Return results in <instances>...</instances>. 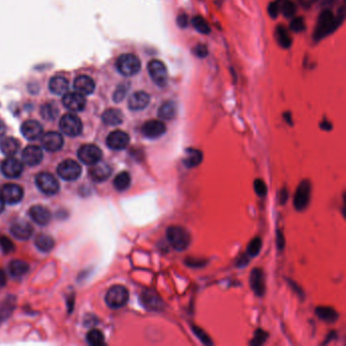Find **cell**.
Wrapping results in <instances>:
<instances>
[{
  "instance_id": "6da1fadb",
  "label": "cell",
  "mask_w": 346,
  "mask_h": 346,
  "mask_svg": "<svg viewBox=\"0 0 346 346\" xmlns=\"http://www.w3.org/2000/svg\"><path fill=\"white\" fill-rule=\"evenodd\" d=\"M343 17H344V9L341 11V13L338 16H334L333 12L328 8L323 10L319 15L317 28L314 32V39L316 41H319L323 39V38L326 37L327 35L334 32L342 23Z\"/></svg>"
},
{
  "instance_id": "7a4b0ae2",
  "label": "cell",
  "mask_w": 346,
  "mask_h": 346,
  "mask_svg": "<svg viewBox=\"0 0 346 346\" xmlns=\"http://www.w3.org/2000/svg\"><path fill=\"white\" fill-rule=\"evenodd\" d=\"M167 239L169 244L177 251H184L191 243L188 230L179 225H172L167 228Z\"/></svg>"
},
{
  "instance_id": "3957f363",
  "label": "cell",
  "mask_w": 346,
  "mask_h": 346,
  "mask_svg": "<svg viewBox=\"0 0 346 346\" xmlns=\"http://www.w3.org/2000/svg\"><path fill=\"white\" fill-rule=\"evenodd\" d=\"M116 67L122 75L133 76L140 71L141 62L135 55L122 54L116 61Z\"/></svg>"
},
{
  "instance_id": "277c9868",
  "label": "cell",
  "mask_w": 346,
  "mask_h": 346,
  "mask_svg": "<svg viewBox=\"0 0 346 346\" xmlns=\"http://www.w3.org/2000/svg\"><path fill=\"white\" fill-rule=\"evenodd\" d=\"M129 300V293L123 285L112 286L106 295V303L112 309H120Z\"/></svg>"
},
{
  "instance_id": "5b68a950",
  "label": "cell",
  "mask_w": 346,
  "mask_h": 346,
  "mask_svg": "<svg viewBox=\"0 0 346 346\" xmlns=\"http://www.w3.org/2000/svg\"><path fill=\"white\" fill-rule=\"evenodd\" d=\"M61 131L67 136H79L83 131V123L81 119L74 114H65L59 122Z\"/></svg>"
},
{
  "instance_id": "8992f818",
  "label": "cell",
  "mask_w": 346,
  "mask_h": 346,
  "mask_svg": "<svg viewBox=\"0 0 346 346\" xmlns=\"http://www.w3.org/2000/svg\"><path fill=\"white\" fill-rule=\"evenodd\" d=\"M147 70L149 73L150 79L157 86L164 87L168 85L169 76L166 65L158 59L151 60L147 65Z\"/></svg>"
},
{
  "instance_id": "52a82bcc",
  "label": "cell",
  "mask_w": 346,
  "mask_h": 346,
  "mask_svg": "<svg viewBox=\"0 0 346 346\" xmlns=\"http://www.w3.org/2000/svg\"><path fill=\"white\" fill-rule=\"evenodd\" d=\"M36 184L44 194L47 195H55L56 193H58V191L60 189L59 182L57 181V179L51 175L50 173L44 172L38 174L36 177Z\"/></svg>"
},
{
  "instance_id": "ba28073f",
  "label": "cell",
  "mask_w": 346,
  "mask_h": 346,
  "mask_svg": "<svg viewBox=\"0 0 346 346\" xmlns=\"http://www.w3.org/2000/svg\"><path fill=\"white\" fill-rule=\"evenodd\" d=\"M312 194V185L309 181H303L297 188L294 197V205L297 210H303L309 205Z\"/></svg>"
},
{
  "instance_id": "9c48e42d",
  "label": "cell",
  "mask_w": 346,
  "mask_h": 346,
  "mask_svg": "<svg viewBox=\"0 0 346 346\" xmlns=\"http://www.w3.org/2000/svg\"><path fill=\"white\" fill-rule=\"evenodd\" d=\"M57 173L63 180L74 181L82 175V167L75 161L66 160L59 164Z\"/></svg>"
},
{
  "instance_id": "30bf717a",
  "label": "cell",
  "mask_w": 346,
  "mask_h": 346,
  "mask_svg": "<svg viewBox=\"0 0 346 346\" xmlns=\"http://www.w3.org/2000/svg\"><path fill=\"white\" fill-rule=\"evenodd\" d=\"M79 159L87 166H92L99 163L102 160L103 153L102 150L93 144H85L83 145L78 152Z\"/></svg>"
},
{
  "instance_id": "8fae6325",
  "label": "cell",
  "mask_w": 346,
  "mask_h": 346,
  "mask_svg": "<svg viewBox=\"0 0 346 346\" xmlns=\"http://www.w3.org/2000/svg\"><path fill=\"white\" fill-rule=\"evenodd\" d=\"M0 197L8 204H15L23 199L24 190L16 184H6L0 190Z\"/></svg>"
},
{
  "instance_id": "7c38bea8",
  "label": "cell",
  "mask_w": 346,
  "mask_h": 346,
  "mask_svg": "<svg viewBox=\"0 0 346 346\" xmlns=\"http://www.w3.org/2000/svg\"><path fill=\"white\" fill-rule=\"evenodd\" d=\"M62 103L66 109L72 112H81L85 109L86 101L84 94L79 91H70L66 92L63 95Z\"/></svg>"
},
{
  "instance_id": "4fadbf2b",
  "label": "cell",
  "mask_w": 346,
  "mask_h": 346,
  "mask_svg": "<svg viewBox=\"0 0 346 346\" xmlns=\"http://www.w3.org/2000/svg\"><path fill=\"white\" fill-rule=\"evenodd\" d=\"M23 171H24L23 163L20 160L12 157H8L1 164V172L6 178H10V179L18 178L22 175Z\"/></svg>"
},
{
  "instance_id": "5bb4252c",
  "label": "cell",
  "mask_w": 346,
  "mask_h": 346,
  "mask_svg": "<svg viewBox=\"0 0 346 346\" xmlns=\"http://www.w3.org/2000/svg\"><path fill=\"white\" fill-rule=\"evenodd\" d=\"M167 127L161 120H149L145 122L141 128L143 135L150 139H156L161 137L166 133Z\"/></svg>"
},
{
  "instance_id": "9a60e30c",
  "label": "cell",
  "mask_w": 346,
  "mask_h": 346,
  "mask_svg": "<svg viewBox=\"0 0 346 346\" xmlns=\"http://www.w3.org/2000/svg\"><path fill=\"white\" fill-rule=\"evenodd\" d=\"M129 135L122 130H115L107 137V145L113 150H122L129 144Z\"/></svg>"
},
{
  "instance_id": "2e32d148",
  "label": "cell",
  "mask_w": 346,
  "mask_h": 346,
  "mask_svg": "<svg viewBox=\"0 0 346 346\" xmlns=\"http://www.w3.org/2000/svg\"><path fill=\"white\" fill-rule=\"evenodd\" d=\"M41 142L46 150L51 151V152H55V151H58L62 148L64 140H63V137L60 133L51 131V132H47L46 134H44L42 139H41Z\"/></svg>"
},
{
  "instance_id": "e0dca14e",
  "label": "cell",
  "mask_w": 346,
  "mask_h": 346,
  "mask_svg": "<svg viewBox=\"0 0 346 346\" xmlns=\"http://www.w3.org/2000/svg\"><path fill=\"white\" fill-rule=\"evenodd\" d=\"M150 102V95L142 90L134 92L128 100V107L132 111H141L145 109Z\"/></svg>"
},
{
  "instance_id": "ac0fdd59",
  "label": "cell",
  "mask_w": 346,
  "mask_h": 346,
  "mask_svg": "<svg viewBox=\"0 0 346 346\" xmlns=\"http://www.w3.org/2000/svg\"><path fill=\"white\" fill-rule=\"evenodd\" d=\"M23 161L28 166H37L43 160V151L37 145H30L23 151Z\"/></svg>"
},
{
  "instance_id": "d6986e66",
  "label": "cell",
  "mask_w": 346,
  "mask_h": 346,
  "mask_svg": "<svg viewBox=\"0 0 346 346\" xmlns=\"http://www.w3.org/2000/svg\"><path fill=\"white\" fill-rule=\"evenodd\" d=\"M10 232L14 238L25 241V240H28L32 236L33 227L29 222L20 219V220H16L12 223V225L10 227Z\"/></svg>"
},
{
  "instance_id": "ffe728a7",
  "label": "cell",
  "mask_w": 346,
  "mask_h": 346,
  "mask_svg": "<svg viewBox=\"0 0 346 346\" xmlns=\"http://www.w3.org/2000/svg\"><path fill=\"white\" fill-rule=\"evenodd\" d=\"M21 131L27 139L36 140L42 135L43 127L38 121L28 120L22 125Z\"/></svg>"
},
{
  "instance_id": "44dd1931",
  "label": "cell",
  "mask_w": 346,
  "mask_h": 346,
  "mask_svg": "<svg viewBox=\"0 0 346 346\" xmlns=\"http://www.w3.org/2000/svg\"><path fill=\"white\" fill-rule=\"evenodd\" d=\"M112 174L111 167L106 164L102 163L101 161L97 164L92 165V168L89 170V175L91 179L95 182H103L106 181Z\"/></svg>"
},
{
  "instance_id": "7402d4cb",
  "label": "cell",
  "mask_w": 346,
  "mask_h": 346,
  "mask_svg": "<svg viewBox=\"0 0 346 346\" xmlns=\"http://www.w3.org/2000/svg\"><path fill=\"white\" fill-rule=\"evenodd\" d=\"M29 215L31 218L39 225H46L51 219L50 211L42 205L32 206L29 211Z\"/></svg>"
},
{
  "instance_id": "603a6c76",
  "label": "cell",
  "mask_w": 346,
  "mask_h": 346,
  "mask_svg": "<svg viewBox=\"0 0 346 346\" xmlns=\"http://www.w3.org/2000/svg\"><path fill=\"white\" fill-rule=\"evenodd\" d=\"M141 302L148 311H160L163 307L161 298L152 291H145L141 295Z\"/></svg>"
},
{
  "instance_id": "cb8c5ba5",
  "label": "cell",
  "mask_w": 346,
  "mask_h": 346,
  "mask_svg": "<svg viewBox=\"0 0 346 346\" xmlns=\"http://www.w3.org/2000/svg\"><path fill=\"white\" fill-rule=\"evenodd\" d=\"M250 284H251L254 293L262 297L265 292V282H264V273L260 268H255L250 275Z\"/></svg>"
},
{
  "instance_id": "d4e9b609",
  "label": "cell",
  "mask_w": 346,
  "mask_h": 346,
  "mask_svg": "<svg viewBox=\"0 0 346 346\" xmlns=\"http://www.w3.org/2000/svg\"><path fill=\"white\" fill-rule=\"evenodd\" d=\"M95 87L94 82L87 75H79L74 80V88L82 94H90Z\"/></svg>"
},
{
  "instance_id": "484cf974",
  "label": "cell",
  "mask_w": 346,
  "mask_h": 346,
  "mask_svg": "<svg viewBox=\"0 0 346 346\" xmlns=\"http://www.w3.org/2000/svg\"><path fill=\"white\" fill-rule=\"evenodd\" d=\"M49 89L54 94H64L68 90V81L62 75H55L49 82Z\"/></svg>"
},
{
  "instance_id": "4316f807",
  "label": "cell",
  "mask_w": 346,
  "mask_h": 346,
  "mask_svg": "<svg viewBox=\"0 0 346 346\" xmlns=\"http://www.w3.org/2000/svg\"><path fill=\"white\" fill-rule=\"evenodd\" d=\"M103 122L110 126H117L123 122V114L118 109H108L102 116Z\"/></svg>"
},
{
  "instance_id": "83f0119b",
  "label": "cell",
  "mask_w": 346,
  "mask_h": 346,
  "mask_svg": "<svg viewBox=\"0 0 346 346\" xmlns=\"http://www.w3.org/2000/svg\"><path fill=\"white\" fill-rule=\"evenodd\" d=\"M18 147H20V143L13 137H5L0 141V150L7 157L14 156Z\"/></svg>"
},
{
  "instance_id": "f1b7e54d",
  "label": "cell",
  "mask_w": 346,
  "mask_h": 346,
  "mask_svg": "<svg viewBox=\"0 0 346 346\" xmlns=\"http://www.w3.org/2000/svg\"><path fill=\"white\" fill-rule=\"evenodd\" d=\"M176 113H177L176 105H175L174 102H172V101H168V102L164 103L160 107V109L158 111L159 117L162 120H172V119H174L175 116H176Z\"/></svg>"
},
{
  "instance_id": "f546056e",
  "label": "cell",
  "mask_w": 346,
  "mask_h": 346,
  "mask_svg": "<svg viewBox=\"0 0 346 346\" xmlns=\"http://www.w3.org/2000/svg\"><path fill=\"white\" fill-rule=\"evenodd\" d=\"M316 315L322 321L334 323L338 319V313L330 306H319L316 309Z\"/></svg>"
},
{
  "instance_id": "4dcf8cb0",
  "label": "cell",
  "mask_w": 346,
  "mask_h": 346,
  "mask_svg": "<svg viewBox=\"0 0 346 346\" xmlns=\"http://www.w3.org/2000/svg\"><path fill=\"white\" fill-rule=\"evenodd\" d=\"M8 269L12 276H22L29 271V264L22 260H12L8 265Z\"/></svg>"
},
{
  "instance_id": "1f68e13d",
  "label": "cell",
  "mask_w": 346,
  "mask_h": 346,
  "mask_svg": "<svg viewBox=\"0 0 346 346\" xmlns=\"http://www.w3.org/2000/svg\"><path fill=\"white\" fill-rule=\"evenodd\" d=\"M202 162V152L197 149H188L184 164L188 168L197 167Z\"/></svg>"
},
{
  "instance_id": "d6a6232c",
  "label": "cell",
  "mask_w": 346,
  "mask_h": 346,
  "mask_svg": "<svg viewBox=\"0 0 346 346\" xmlns=\"http://www.w3.org/2000/svg\"><path fill=\"white\" fill-rule=\"evenodd\" d=\"M131 184V177L128 172H121L114 179V187L116 190L123 192L129 188Z\"/></svg>"
},
{
  "instance_id": "836d02e7",
  "label": "cell",
  "mask_w": 346,
  "mask_h": 346,
  "mask_svg": "<svg viewBox=\"0 0 346 346\" xmlns=\"http://www.w3.org/2000/svg\"><path fill=\"white\" fill-rule=\"evenodd\" d=\"M275 36H276V40L278 44L282 48L287 49L292 46V38L290 37V35H288L287 30L283 26H278L276 28Z\"/></svg>"
},
{
  "instance_id": "e575fe53",
  "label": "cell",
  "mask_w": 346,
  "mask_h": 346,
  "mask_svg": "<svg viewBox=\"0 0 346 346\" xmlns=\"http://www.w3.org/2000/svg\"><path fill=\"white\" fill-rule=\"evenodd\" d=\"M35 244L42 252H49L54 247V240L48 235H39L36 238Z\"/></svg>"
},
{
  "instance_id": "d590c367",
  "label": "cell",
  "mask_w": 346,
  "mask_h": 346,
  "mask_svg": "<svg viewBox=\"0 0 346 346\" xmlns=\"http://www.w3.org/2000/svg\"><path fill=\"white\" fill-rule=\"evenodd\" d=\"M58 112V109H57L56 105L53 103H47L41 107V116L47 121H52L56 119Z\"/></svg>"
},
{
  "instance_id": "8d00e7d4",
  "label": "cell",
  "mask_w": 346,
  "mask_h": 346,
  "mask_svg": "<svg viewBox=\"0 0 346 346\" xmlns=\"http://www.w3.org/2000/svg\"><path fill=\"white\" fill-rule=\"evenodd\" d=\"M86 340L92 346H99V345H103L105 343L104 334L100 330H97V329L90 330L87 333Z\"/></svg>"
},
{
  "instance_id": "74e56055",
  "label": "cell",
  "mask_w": 346,
  "mask_h": 346,
  "mask_svg": "<svg viewBox=\"0 0 346 346\" xmlns=\"http://www.w3.org/2000/svg\"><path fill=\"white\" fill-rule=\"evenodd\" d=\"M192 25L195 30L203 35H208L210 33V27L202 16H195L192 20Z\"/></svg>"
},
{
  "instance_id": "f35d334b",
  "label": "cell",
  "mask_w": 346,
  "mask_h": 346,
  "mask_svg": "<svg viewBox=\"0 0 346 346\" xmlns=\"http://www.w3.org/2000/svg\"><path fill=\"white\" fill-rule=\"evenodd\" d=\"M280 11H282L285 17L291 18L296 14L297 6L293 1H291V0H281Z\"/></svg>"
},
{
  "instance_id": "ab89813d",
  "label": "cell",
  "mask_w": 346,
  "mask_h": 346,
  "mask_svg": "<svg viewBox=\"0 0 346 346\" xmlns=\"http://www.w3.org/2000/svg\"><path fill=\"white\" fill-rule=\"evenodd\" d=\"M261 248H262V240L259 237L254 238L248 245L247 253L250 257H255L260 253Z\"/></svg>"
},
{
  "instance_id": "60d3db41",
  "label": "cell",
  "mask_w": 346,
  "mask_h": 346,
  "mask_svg": "<svg viewBox=\"0 0 346 346\" xmlns=\"http://www.w3.org/2000/svg\"><path fill=\"white\" fill-rule=\"evenodd\" d=\"M128 89H129V86L126 85V84H123V85L119 86L117 87V89L115 90V92H114V95H113L114 101L116 102V103H119V102L123 101L124 98L126 97L127 92H128Z\"/></svg>"
},
{
  "instance_id": "b9f144b4",
  "label": "cell",
  "mask_w": 346,
  "mask_h": 346,
  "mask_svg": "<svg viewBox=\"0 0 346 346\" xmlns=\"http://www.w3.org/2000/svg\"><path fill=\"white\" fill-rule=\"evenodd\" d=\"M290 27H291V30L293 32H295V33H301L303 31H304L305 24H304L303 18L301 17V16L293 18V21H292Z\"/></svg>"
},
{
  "instance_id": "7bdbcfd3",
  "label": "cell",
  "mask_w": 346,
  "mask_h": 346,
  "mask_svg": "<svg viewBox=\"0 0 346 346\" xmlns=\"http://www.w3.org/2000/svg\"><path fill=\"white\" fill-rule=\"evenodd\" d=\"M254 189L256 194L260 197H264L267 193V186L262 179H257L254 182Z\"/></svg>"
},
{
  "instance_id": "ee69618b",
  "label": "cell",
  "mask_w": 346,
  "mask_h": 346,
  "mask_svg": "<svg viewBox=\"0 0 346 346\" xmlns=\"http://www.w3.org/2000/svg\"><path fill=\"white\" fill-rule=\"evenodd\" d=\"M0 246H1L2 250L5 253H10L14 250L13 243L5 236L0 237Z\"/></svg>"
},
{
  "instance_id": "f6af8a7d",
  "label": "cell",
  "mask_w": 346,
  "mask_h": 346,
  "mask_svg": "<svg viewBox=\"0 0 346 346\" xmlns=\"http://www.w3.org/2000/svg\"><path fill=\"white\" fill-rule=\"evenodd\" d=\"M266 339H267V333L259 329L256 331L253 340L250 343H251L252 345H261L266 341Z\"/></svg>"
},
{
  "instance_id": "bcb514c9",
  "label": "cell",
  "mask_w": 346,
  "mask_h": 346,
  "mask_svg": "<svg viewBox=\"0 0 346 346\" xmlns=\"http://www.w3.org/2000/svg\"><path fill=\"white\" fill-rule=\"evenodd\" d=\"M193 331L196 334V336L204 343V344H213V341L209 338V336L201 329L199 327H193Z\"/></svg>"
},
{
  "instance_id": "7dc6e473",
  "label": "cell",
  "mask_w": 346,
  "mask_h": 346,
  "mask_svg": "<svg viewBox=\"0 0 346 346\" xmlns=\"http://www.w3.org/2000/svg\"><path fill=\"white\" fill-rule=\"evenodd\" d=\"M280 5H281L280 0H276V1L271 2L270 5H269L268 12L272 18H275L278 15V13L280 12Z\"/></svg>"
},
{
  "instance_id": "c3c4849f",
  "label": "cell",
  "mask_w": 346,
  "mask_h": 346,
  "mask_svg": "<svg viewBox=\"0 0 346 346\" xmlns=\"http://www.w3.org/2000/svg\"><path fill=\"white\" fill-rule=\"evenodd\" d=\"M194 54H195L197 57H199V58H204V57H206L207 54H208V50H207V48H206L205 45L200 44V45H197V46L194 48Z\"/></svg>"
},
{
  "instance_id": "681fc988",
  "label": "cell",
  "mask_w": 346,
  "mask_h": 346,
  "mask_svg": "<svg viewBox=\"0 0 346 346\" xmlns=\"http://www.w3.org/2000/svg\"><path fill=\"white\" fill-rule=\"evenodd\" d=\"M177 23L181 28H186L188 25V17L186 14H181L177 18Z\"/></svg>"
},
{
  "instance_id": "f907efd6",
  "label": "cell",
  "mask_w": 346,
  "mask_h": 346,
  "mask_svg": "<svg viewBox=\"0 0 346 346\" xmlns=\"http://www.w3.org/2000/svg\"><path fill=\"white\" fill-rule=\"evenodd\" d=\"M317 0H299V2L301 3V5L304 8H309L312 5H314L316 3Z\"/></svg>"
},
{
  "instance_id": "816d5d0a",
  "label": "cell",
  "mask_w": 346,
  "mask_h": 346,
  "mask_svg": "<svg viewBox=\"0 0 346 346\" xmlns=\"http://www.w3.org/2000/svg\"><path fill=\"white\" fill-rule=\"evenodd\" d=\"M6 283V275L2 269H0V286H3Z\"/></svg>"
},
{
  "instance_id": "f5cc1de1",
  "label": "cell",
  "mask_w": 346,
  "mask_h": 346,
  "mask_svg": "<svg viewBox=\"0 0 346 346\" xmlns=\"http://www.w3.org/2000/svg\"><path fill=\"white\" fill-rule=\"evenodd\" d=\"M277 244H278V248L280 250H282L283 244H284V240H283V236H282V234L280 232H278V234H277Z\"/></svg>"
},
{
  "instance_id": "db71d44e",
  "label": "cell",
  "mask_w": 346,
  "mask_h": 346,
  "mask_svg": "<svg viewBox=\"0 0 346 346\" xmlns=\"http://www.w3.org/2000/svg\"><path fill=\"white\" fill-rule=\"evenodd\" d=\"M287 197H288V194H287V191L285 189H283L281 191V193H280V202L281 203H285L286 200H287Z\"/></svg>"
},
{
  "instance_id": "11a10c76",
  "label": "cell",
  "mask_w": 346,
  "mask_h": 346,
  "mask_svg": "<svg viewBox=\"0 0 346 346\" xmlns=\"http://www.w3.org/2000/svg\"><path fill=\"white\" fill-rule=\"evenodd\" d=\"M5 131H6V126L1 120H0V138H1L4 135Z\"/></svg>"
},
{
  "instance_id": "9f6ffc18",
  "label": "cell",
  "mask_w": 346,
  "mask_h": 346,
  "mask_svg": "<svg viewBox=\"0 0 346 346\" xmlns=\"http://www.w3.org/2000/svg\"><path fill=\"white\" fill-rule=\"evenodd\" d=\"M321 128L322 129H324V130H330L331 129V124H330V122H323L322 124H321Z\"/></svg>"
},
{
  "instance_id": "6f0895ef",
  "label": "cell",
  "mask_w": 346,
  "mask_h": 346,
  "mask_svg": "<svg viewBox=\"0 0 346 346\" xmlns=\"http://www.w3.org/2000/svg\"><path fill=\"white\" fill-rule=\"evenodd\" d=\"M284 118L286 119L287 124H291V125H292V115H291V113H285V114H284Z\"/></svg>"
},
{
  "instance_id": "680465c9",
  "label": "cell",
  "mask_w": 346,
  "mask_h": 346,
  "mask_svg": "<svg viewBox=\"0 0 346 346\" xmlns=\"http://www.w3.org/2000/svg\"><path fill=\"white\" fill-rule=\"evenodd\" d=\"M4 201H3V199L1 198V197H0V214H1L2 213V211L4 210Z\"/></svg>"
}]
</instances>
